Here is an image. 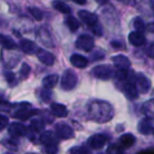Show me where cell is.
<instances>
[{"mask_svg":"<svg viewBox=\"0 0 154 154\" xmlns=\"http://www.w3.org/2000/svg\"><path fill=\"white\" fill-rule=\"evenodd\" d=\"M89 115L97 122H107L113 117V108L107 101H92L89 106Z\"/></svg>","mask_w":154,"mask_h":154,"instance_id":"1","label":"cell"},{"mask_svg":"<svg viewBox=\"0 0 154 154\" xmlns=\"http://www.w3.org/2000/svg\"><path fill=\"white\" fill-rule=\"evenodd\" d=\"M39 141L42 143L43 151L47 154H57L58 139L52 131H45L39 136Z\"/></svg>","mask_w":154,"mask_h":154,"instance_id":"2","label":"cell"},{"mask_svg":"<svg viewBox=\"0 0 154 154\" xmlns=\"http://www.w3.org/2000/svg\"><path fill=\"white\" fill-rule=\"evenodd\" d=\"M77 75L71 69L64 71V73L61 76V82H60V87L62 90L64 91H70L76 87L77 85Z\"/></svg>","mask_w":154,"mask_h":154,"instance_id":"3","label":"cell"},{"mask_svg":"<svg viewBox=\"0 0 154 154\" xmlns=\"http://www.w3.org/2000/svg\"><path fill=\"white\" fill-rule=\"evenodd\" d=\"M134 73L131 72V76L129 75L128 79L125 82L124 85V92L127 95L129 99L134 100L138 97V92H137L136 86H135V79H134Z\"/></svg>","mask_w":154,"mask_h":154,"instance_id":"4","label":"cell"},{"mask_svg":"<svg viewBox=\"0 0 154 154\" xmlns=\"http://www.w3.org/2000/svg\"><path fill=\"white\" fill-rule=\"evenodd\" d=\"M92 74L95 78L100 80H109L113 75V69L109 64H101L93 69Z\"/></svg>","mask_w":154,"mask_h":154,"instance_id":"5","label":"cell"},{"mask_svg":"<svg viewBox=\"0 0 154 154\" xmlns=\"http://www.w3.org/2000/svg\"><path fill=\"white\" fill-rule=\"evenodd\" d=\"M135 86H136L137 92L141 93V94H146L150 91L151 89V82L146 75H143V73H138L135 75Z\"/></svg>","mask_w":154,"mask_h":154,"instance_id":"6","label":"cell"},{"mask_svg":"<svg viewBox=\"0 0 154 154\" xmlns=\"http://www.w3.org/2000/svg\"><path fill=\"white\" fill-rule=\"evenodd\" d=\"M55 133H56V136L60 139H70L74 137V130L71 128L69 125L66 124H57L55 127Z\"/></svg>","mask_w":154,"mask_h":154,"instance_id":"7","label":"cell"},{"mask_svg":"<svg viewBox=\"0 0 154 154\" xmlns=\"http://www.w3.org/2000/svg\"><path fill=\"white\" fill-rule=\"evenodd\" d=\"M76 48L84 50L86 52H90L94 48V39L92 36L87 34H82L76 39Z\"/></svg>","mask_w":154,"mask_h":154,"instance_id":"8","label":"cell"},{"mask_svg":"<svg viewBox=\"0 0 154 154\" xmlns=\"http://www.w3.org/2000/svg\"><path fill=\"white\" fill-rule=\"evenodd\" d=\"M109 140V136L106 134H94L88 139V145L92 149H101Z\"/></svg>","mask_w":154,"mask_h":154,"instance_id":"9","label":"cell"},{"mask_svg":"<svg viewBox=\"0 0 154 154\" xmlns=\"http://www.w3.org/2000/svg\"><path fill=\"white\" fill-rule=\"evenodd\" d=\"M28 130L26 127L23 125L18 124V122H12L9 126V134L11 135L12 138H19V137H23L26 135Z\"/></svg>","mask_w":154,"mask_h":154,"instance_id":"10","label":"cell"},{"mask_svg":"<svg viewBox=\"0 0 154 154\" xmlns=\"http://www.w3.org/2000/svg\"><path fill=\"white\" fill-rule=\"evenodd\" d=\"M153 118L152 116H146L139 122L138 131L143 135H150L153 133Z\"/></svg>","mask_w":154,"mask_h":154,"instance_id":"11","label":"cell"},{"mask_svg":"<svg viewBox=\"0 0 154 154\" xmlns=\"http://www.w3.org/2000/svg\"><path fill=\"white\" fill-rule=\"evenodd\" d=\"M112 61H113V64L117 70H129L131 66V62L129 60V58L125 55H116L112 57Z\"/></svg>","mask_w":154,"mask_h":154,"instance_id":"12","label":"cell"},{"mask_svg":"<svg viewBox=\"0 0 154 154\" xmlns=\"http://www.w3.org/2000/svg\"><path fill=\"white\" fill-rule=\"evenodd\" d=\"M78 16L79 18L90 28H93L94 26H96L98 23V18L95 14L91 13L88 11H79L78 12Z\"/></svg>","mask_w":154,"mask_h":154,"instance_id":"13","label":"cell"},{"mask_svg":"<svg viewBox=\"0 0 154 154\" xmlns=\"http://www.w3.org/2000/svg\"><path fill=\"white\" fill-rule=\"evenodd\" d=\"M36 54H37L38 59L40 60L43 64H45V66H53L54 62H55V56L52 53H50V52L45 51V50L38 49Z\"/></svg>","mask_w":154,"mask_h":154,"instance_id":"14","label":"cell"},{"mask_svg":"<svg viewBox=\"0 0 154 154\" xmlns=\"http://www.w3.org/2000/svg\"><path fill=\"white\" fill-rule=\"evenodd\" d=\"M19 48L21 49L22 52H24L26 54H36L37 50L39 49L38 45L32 40H29V39H21L19 42Z\"/></svg>","mask_w":154,"mask_h":154,"instance_id":"15","label":"cell"},{"mask_svg":"<svg viewBox=\"0 0 154 154\" xmlns=\"http://www.w3.org/2000/svg\"><path fill=\"white\" fill-rule=\"evenodd\" d=\"M38 113H39L38 110H34V109H32V108H26V109L16 111L15 113L13 114V117L17 118V119H21V120H28Z\"/></svg>","mask_w":154,"mask_h":154,"instance_id":"16","label":"cell"},{"mask_svg":"<svg viewBox=\"0 0 154 154\" xmlns=\"http://www.w3.org/2000/svg\"><path fill=\"white\" fill-rule=\"evenodd\" d=\"M129 42L131 43L134 47H140V45H145L146 42V38L143 35V33L137 32V31H134V32H131L128 36Z\"/></svg>","mask_w":154,"mask_h":154,"instance_id":"17","label":"cell"},{"mask_svg":"<svg viewBox=\"0 0 154 154\" xmlns=\"http://www.w3.org/2000/svg\"><path fill=\"white\" fill-rule=\"evenodd\" d=\"M51 112L54 116L59 118H63L68 116V109L66 106L61 105V103H51Z\"/></svg>","mask_w":154,"mask_h":154,"instance_id":"18","label":"cell"},{"mask_svg":"<svg viewBox=\"0 0 154 154\" xmlns=\"http://www.w3.org/2000/svg\"><path fill=\"white\" fill-rule=\"evenodd\" d=\"M70 61L72 63L73 66L75 68H78V69H84L88 66L89 61L85 56L80 55V54H74V55L71 56L70 58Z\"/></svg>","mask_w":154,"mask_h":154,"instance_id":"19","label":"cell"},{"mask_svg":"<svg viewBox=\"0 0 154 154\" xmlns=\"http://www.w3.org/2000/svg\"><path fill=\"white\" fill-rule=\"evenodd\" d=\"M136 141V138L133 134L131 133H127V134H124L119 137V143L120 147L122 149H127V148H131Z\"/></svg>","mask_w":154,"mask_h":154,"instance_id":"20","label":"cell"},{"mask_svg":"<svg viewBox=\"0 0 154 154\" xmlns=\"http://www.w3.org/2000/svg\"><path fill=\"white\" fill-rule=\"evenodd\" d=\"M0 45H2L5 50H15L17 48L16 42L11 38V37L7 36L5 34H0Z\"/></svg>","mask_w":154,"mask_h":154,"instance_id":"21","label":"cell"},{"mask_svg":"<svg viewBox=\"0 0 154 154\" xmlns=\"http://www.w3.org/2000/svg\"><path fill=\"white\" fill-rule=\"evenodd\" d=\"M52 7H53L56 11L60 12V13H62V14L71 13V8L69 7L64 1H61V0H53V1H52Z\"/></svg>","mask_w":154,"mask_h":154,"instance_id":"22","label":"cell"},{"mask_svg":"<svg viewBox=\"0 0 154 154\" xmlns=\"http://www.w3.org/2000/svg\"><path fill=\"white\" fill-rule=\"evenodd\" d=\"M45 129V122H42L39 118H35V119H32L30 125V130H31V134L30 135H34L35 133L41 132V131Z\"/></svg>","mask_w":154,"mask_h":154,"instance_id":"23","label":"cell"},{"mask_svg":"<svg viewBox=\"0 0 154 154\" xmlns=\"http://www.w3.org/2000/svg\"><path fill=\"white\" fill-rule=\"evenodd\" d=\"M58 82V75L57 74H52V75H48L47 77H45L42 80V85L45 89H50L56 86V84Z\"/></svg>","mask_w":154,"mask_h":154,"instance_id":"24","label":"cell"},{"mask_svg":"<svg viewBox=\"0 0 154 154\" xmlns=\"http://www.w3.org/2000/svg\"><path fill=\"white\" fill-rule=\"evenodd\" d=\"M66 24L71 32H76L80 26L79 21H78L74 16H68V17L66 18Z\"/></svg>","mask_w":154,"mask_h":154,"instance_id":"25","label":"cell"},{"mask_svg":"<svg viewBox=\"0 0 154 154\" xmlns=\"http://www.w3.org/2000/svg\"><path fill=\"white\" fill-rule=\"evenodd\" d=\"M28 10H29V12L31 13V15L34 17V19H36L37 21H40V20H42L43 14L39 9H37V8H35V7H30Z\"/></svg>","mask_w":154,"mask_h":154,"instance_id":"26","label":"cell"},{"mask_svg":"<svg viewBox=\"0 0 154 154\" xmlns=\"http://www.w3.org/2000/svg\"><path fill=\"white\" fill-rule=\"evenodd\" d=\"M133 26H134L135 31H137V32L143 33L145 31V22H143V20L140 17L135 18L134 21H133Z\"/></svg>","mask_w":154,"mask_h":154,"instance_id":"27","label":"cell"},{"mask_svg":"<svg viewBox=\"0 0 154 154\" xmlns=\"http://www.w3.org/2000/svg\"><path fill=\"white\" fill-rule=\"evenodd\" d=\"M115 77L116 79L119 80V82H126L129 77V72L128 70H117L115 72Z\"/></svg>","mask_w":154,"mask_h":154,"instance_id":"28","label":"cell"},{"mask_svg":"<svg viewBox=\"0 0 154 154\" xmlns=\"http://www.w3.org/2000/svg\"><path fill=\"white\" fill-rule=\"evenodd\" d=\"M108 153L109 154H124V149L119 145L113 143L108 148Z\"/></svg>","mask_w":154,"mask_h":154,"instance_id":"29","label":"cell"},{"mask_svg":"<svg viewBox=\"0 0 154 154\" xmlns=\"http://www.w3.org/2000/svg\"><path fill=\"white\" fill-rule=\"evenodd\" d=\"M70 154H90L89 150L85 147H72L69 151Z\"/></svg>","mask_w":154,"mask_h":154,"instance_id":"30","label":"cell"},{"mask_svg":"<svg viewBox=\"0 0 154 154\" xmlns=\"http://www.w3.org/2000/svg\"><path fill=\"white\" fill-rule=\"evenodd\" d=\"M1 143H2L3 145H5L7 148L11 149L12 151H16V150L18 149V143H17V141L13 140V139H5V140H2Z\"/></svg>","mask_w":154,"mask_h":154,"instance_id":"31","label":"cell"},{"mask_svg":"<svg viewBox=\"0 0 154 154\" xmlns=\"http://www.w3.org/2000/svg\"><path fill=\"white\" fill-rule=\"evenodd\" d=\"M5 80L8 82V84L10 86H14L16 82V77H15V74L11 71H7L5 72Z\"/></svg>","mask_w":154,"mask_h":154,"instance_id":"32","label":"cell"},{"mask_svg":"<svg viewBox=\"0 0 154 154\" xmlns=\"http://www.w3.org/2000/svg\"><path fill=\"white\" fill-rule=\"evenodd\" d=\"M40 98L42 99L43 101H51L52 98V93L50 89H43V90L40 91Z\"/></svg>","mask_w":154,"mask_h":154,"instance_id":"33","label":"cell"},{"mask_svg":"<svg viewBox=\"0 0 154 154\" xmlns=\"http://www.w3.org/2000/svg\"><path fill=\"white\" fill-rule=\"evenodd\" d=\"M8 126H9V118L5 115L0 113V132L2 130H5Z\"/></svg>","mask_w":154,"mask_h":154,"instance_id":"34","label":"cell"},{"mask_svg":"<svg viewBox=\"0 0 154 154\" xmlns=\"http://www.w3.org/2000/svg\"><path fill=\"white\" fill-rule=\"evenodd\" d=\"M12 105L7 100H0V111L10 112L11 111Z\"/></svg>","mask_w":154,"mask_h":154,"instance_id":"35","label":"cell"},{"mask_svg":"<svg viewBox=\"0 0 154 154\" xmlns=\"http://www.w3.org/2000/svg\"><path fill=\"white\" fill-rule=\"evenodd\" d=\"M30 71H31L30 66L26 63H23L21 66V69H20V74H21L22 77H28L29 74H30Z\"/></svg>","mask_w":154,"mask_h":154,"instance_id":"36","label":"cell"},{"mask_svg":"<svg viewBox=\"0 0 154 154\" xmlns=\"http://www.w3.org/2000/svg\"><path fill=\"white\" fill-rule=\"evenodd\" d=\"M111 45L114 48V49H120V48L124 47V45H122V43L120 42V41H112Z\"/></svg>","mask_w":154,"mask_h":154,"instance_id":"37","label":"cell"},{"mask_svg":"<svg viewBox=\"0 0 154 154\" xmlns=\"http://www.w3.org/2000/svg\"><path fill=\"white\" fill-rule=\"evenodd\" d=\"M119 1L126 3V5H134V2H135V0H119Z\"/></svg>","mask_w":154,"mask_h":154,"instance_id":"38","label":"cell"},{"mask_svg":"<svg viewBox=\"0 0 154 154\" xmlns=\"http://www.w3.org/2000/svg\"><path fill=\"white\" fill-rule=\"evenodd\" d=\"M72 1L75 3H77V5H86V2H87V0H72Z\"/></svg>","mask_w":154,"mask_h":154,"instance_id":"39","label":"cell"},{"mask_svg":"<svg viewBox=\"0 0 154 154\" xmlns=\"http://www.w3.org/2000/svg\"><path fill=\"white\" fill-rule=\"evenodd\" d=\"M152 49H153V45H150V48H149V52H148V53H149V56L150 57H153V54H152Z\"/></svg>","mask_w":154,"mask_h":154,"instance_id":"40","label":"cell"},{"mask_svg":"<svg viewBox=\"0 0 154 154\" xmlns=\"http://www.w3.org/2000/svg\"><path fill=\"white\" fill-rule=\"evenodd\" d=\"M97 3H99V5H105V3H107L109 0H96Z\"/></svg>","mask_w":154,"mask_h":154,"instance_id":"41","label":"cell"},{"mask_svg":"<svg viewBox=\"0 0 154 154\" xmlns=\"http://www.w3.org/2000/svg\"><path fill=\"white\" fill-rule=\"evenodd\" d=\"M141 154H153V153H152V151H149V152H143Z\"/></svg>","mask_w":154,"mask_h":154,"instance_id":"42","label":"cell"},{"mask_svg":"<svg viewBox=\"0 0 154 154\" xmlns=\"http://www.w3.org/2000/svg\"><path fill=\"white\" fill-rule=\"evenodd\" d=\"M5 154H13V153H5Z\"/></svg>","mask_w":154,"mask_h":154,"instance_id":"43","label":"cell"}]
</instances>
